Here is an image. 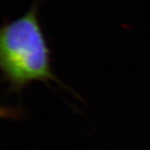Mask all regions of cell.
Instances as JSON below:
<instances>
[{"label": "cell", "instance_id": "1", "mask_svg": "<svg viewBox=\"0 0 150 150\" xmlns=\"http://www.w3.org/2000/svg\"><path fill=\"white\" fill-rule=\"evenodd\" d=\"M41 0H34L28 10L0 29V66L15 89L32 81L56 79L51 69V51L38 18Z\"/></svg>", "mask_w": 150, "mask_h": 150}]
</instances>
